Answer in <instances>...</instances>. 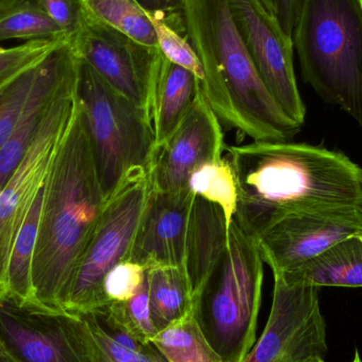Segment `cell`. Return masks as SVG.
I'll return each mask as SVG.
<instances>
[{
  "label": "cell",
  "mask_w": 362,
  "mask_h": 362,
  "mask_svg": "<svg viewBox=\"0 0 362 362\" xmlns=\"http://www.w3.org/2000/svg\"><path fill=\"white\" fill-rule=\"evenodd\" d=\"M106 202L76 97L44 187L32 266L34 302L40 308L64 310L68 289Z\"/></svg>",
  "instance_id": "7a4b0ae2"
},
{
  "label": "cell",
  "mask_w": 362,
  "mask_h": 362,
  "mask_svg": "<svg viewBox=\"0 0 362 362\" xmlns=\"http://www.w3.org/2000/svg\"><path fill=\"white\" fill-rule=\"evenodd\" d=\"M226 146L221 120L199 91L177 129L163 146L155 148L148 169L153 189L158 192L185 189L194 170L223 158Z\"/></svg>",
  "instance_id": "5bb4252c"
},
{
  "label": "cell",
  "mask_w": 362,
  "mask_h": 362,
  "mask_svg": "<svg viewBox=\"0 0 362 362\" xmlns=\"http://www.w3.org/2000/svg\"><path fill=\"white\" fill-rule=\"evenodd\" d=\"M153 191L150 172H132L108 198L99 223L76 268L63 310L85 316L108 305L103 281L117 264L127 261Z\"/></svg>",
  "instance_id": "52a82bcc"
},
{
  "label": "cell",
  "mask_w": 362,
  "mask_h": 362,
  "mask_svg": "<svg viewBox=\"0 0 362 362\" xmlns=\"http://www.w3.org/2000/svg\"><path fill=\"white\" fill-rule=\"evenodd\" d=\"M153 320L159 332L191 314L193 293L183 267L146 270Z\"/></svg>",
  "instance_id": "ffe728a7"
},
{
  "label": "cell",
  "mask_w": 362,
  "mask_h": 362,
  "mask_svg": "<svg viewBox=\"0 0 362 362\" xmlns=\"http://www.w3.org/2000/svg\"><path fill=\"white\" fill-rule=\"evenodd\" d=\"M352 362H362L361 356H359V353L357 352V351L355 352L354 359H353Z\"/></svg>",
  "instance_id": "8d00e7d4"
},
{
  "label": "cell",
  "mask_w": 362,
  "mask_h": 362,
  "mask_svg": "<svg viewBox=\"0 0 362 362\" xmlns=\"http://www.w3.org/2000/svg\"><path fill=\"white\" fill-rule=\"evenodd\" d=\"M78 78L53 100L29 150L0 189V295L4 291L8 259L17 234L38 192L46 183L53 159L71 119Z\"/></svg>",
  "instance_id": "9c48e42d"
},
{
  "label": "cell",
  "mask_w": 362,
  "mask_h": 362,
  "mask_svg": "<svg viewBox=\"0 0 362 362\" xmlns=\"http://www.w3.org/2000/svg\"><path fill=\"white\" fill-rule=\"evenodd\" d=\"M150 12H180L183 0H138Z\"/></svg>",
  "instance_id": "836d02e7"
},
{
  "label": "cell",
  "mask_w": 362,
  "mask_h": 362,
  "mask_svg": "<svg viewBox=\"0 0 362 362\" xmlns=\"http://www.w3.org/2000/svg\"><path fill=\"white\" fill-rule=\"evenodd\" d=\"M229 228L225 214L218 206L194 196L187 225L185 261L193 296L225 250Z\"/></svg>",
  "instance_id": "ac0fdd59"
},
{
  "label": "cell",
  "mask_w": 362,
  "mask_h": 362,
  "mask_svg": "<svg viewBox=\"0 0 362 362\" xmlns=\"http://www.w3.org/2000/svg\"><path fill=\"white\" fill-rule=\"evenodd\" d=\"M293 42L303 80L362 127L359 0H299Z\"/></svg>",
  "instance_id": "277c9868"
},
{
  "label": "cell",
  "mask_w": 362,
  "mask_h": 362,
  "mask_svg": "<svg viewBox=\"0 0 362 362\" xmlns=\"http://www.w3.org/2000/svg\"><path fill=\"white\" fill-rule=\"evenodd\" d=\"M76 97L84 112L106 199L139 169H150L154 134L146 110L106 84L80 59Z\"/></svg>",
  "instance_id": "8992f818"
},
{
  "label": "cell",
  "mask_w": 362,
  "mask_h": 362,
  "mask_svg": "<svg viewBox=\"0 0 362 362\" xmlns=\"http://www.w3.org/2000/svg\"><path fill=\"white\" fill-rule=\"evenodd\" d=\"M272 310L257 344L242 362H308L327 353L319 288L274 274Z\"/></svg>",
  "instance_id": "30bf717a"
},
{
  "label": "cell",
  "mask_w": 362,
  "mask_h": 362,
  "mask_svg": "<svg viewBox=\"0 0 362 362\" xmlns=\"http://www.w3.org/2000/svg\"><path fill=\"white\" fill-rule=\"evenodd\" d=\"M229 4L259 78L285 116L302 127L306 108L296 78L293 37L262 0H229Z\"/></svg>",
  "instance_id": "8fae6325"
},
{
  "label": "cell",
  "mask_w": 362,
  "mask_h": 362,
  "mask_svg": "<svg viewBox=\"0 0 362 362\" xmlns=\"http://www.w3.org/2000/svg\"><path fill=\"white\" fill-rule=\"evenodd\" d=\"M291 283L317 287H362V232L340 240L291 272L279 274Z\"/></svg>",
  "instance_id": "d6986e66"
},
{
  "label": "cell",
  "mask_w": 362,
  "mask_h": 362,
  "mask_svg": "<svg viewBox=\"0 0 362 362\" xmlns=\"http://www.w3.org/2000/svg\"><path fill=\"white\" fill-rule=\"evenodd\" d=\"M263 281L259 245L233 219L227 246L193 296L192 308L223 362H242L255 346Z\"/></svg>",
  "instance_id": "5b68a950"
},
{
  "label": "cell",
  "mask_w": 362,
  "mask_h": 362,
  "mask_svg": "<svg viewBox=\"0 0 362 362\" xmlns=\"http://www.w3.org/2000/svg\"><path fill=\"white\" fill-rule=\"evenodd\" d=\"M66 38L36 0H1L0 42ZM67 40V38H66Z\"/></svg>",
  "instance_id": "d4e9b609"
},
{
  "label": "cell",
  "mask_w": 362,
  "mask_h": 362,
  "mask_svg": "<svg viewBox=\"0 0 362 362\" xmlns=\"http://www.w3.org/2000/svg\"><path fill=\"white\" fill-rule=\"evenodd\" d=\"M78 59L71 42L62 40L40 63L0 90V148L32 105L74 68Z\"/></svg>",
  "instance_id": "2e32d148"
},
{
  "label": "cell",
  "mask_w": 362,
  "mask_h": 362,
  "mask_svg": "<svg viewBox=\"0 0 362 362\" xmlns=\"http://www.w3.org/2000/svg\"><path fill=\"white\" fill-rule=\"evenodd\" d=\"M194 195L187 189L158 192L153 189L144 211L129 261L146 270L183 267L187 225Z\"/></svg>",
  "instance_id": "9a60e30c"
},
{
  "label": "cell",
  "mask_w": 362,
  "mask_h": 362,
  "mask_svg": "<svg viewBox=\"0 0 362 362\" xmlns=\"http://www.w3.org/2000/svg\"><path fill=\"white\" fill-rule=\"evenodd\" d=\"M42 197H44V187L38 192L32 204L31 210L29 211L27 218L23 221L17 234L16 240L13 245L10 259H8L4 291L0 295L16 300L21 303H35L33 283H32V266H33Z\"/></svg>",
  "instance_id": "7402d4cb"
},
{
  "label": "cell",
  "mask_w": 362,
  "mask_h": 362,
  "mask_svg": "<svg viewBox=\"0 0 362 362\" xmlns=\"http://www.w3.org/2000/svg\"><path fill=\"white\" fill-rule=\"evenodd\" d=\"M71 44L78 57L106 84L148 114L151 86L160 49L139 44L88 15Z\"/></svg>",
  "instance_id": "7c38bea8"
},
{
  "label": "cell",
  "mask_w": 362,
  "mask_h": 362,
  "mask_svg": "<svg viewBox=\"0 0 362 362\" xmlns=\"http://www.w3.org/2000/svg\"><path fill=\"white\" fill-rule=\"evenodd\" d=\"M199 91L195 76L161 53L153 76L148 107L155 148L163 146L177 129Z\"/></svg>",
  "instance_id": "e0dca14e"
},
{
  "label": "cell",
  "mask_w": 362,
  "mask_h": 362,
  "mask_svg": "<svg viewBox=\"0 0 362 362\" xmlns=\"http://www.w3.org/2000/svg\"><path fill=\"white\" fill-rule=\"evenodd\" d=\"M150 13L163 57L191 72L197 80L199 89L202 88L204 70L195 49L187 38L182 12Z\"/></svg>",
  "instance_id": "83f0119b"
},
{
  "label": "cell",
  "mask_w": 362,
  "mask_h": 362,
  "mask_svg": "<svg viewBox=\"0 0 362 362\" xmlns=\"http://www.w3.org/2000/svg\"><path fill=\"white\" fill-rule=\"evenodd\" d=\"M185 187L194 196L218 206L231 225L238 210V191L233 169L225 156L194 170Z\"/></svg>",
  "instance_id": "4316f807"
},
{
  "label": "cell",
  "mask_w": 362,
  "mask_h": 362,
  "mask_svg": "<svg viewBox=\"0 0 362 362\" xmlns=\"http://www.w3.org/2000/svg\"><path fill=\"white\" fill-rule=\"evenodd\" d=\"M359 210H361V214H362V202L361 204H359Z\"/></svg>",
  "instance_id": "f35d334b"
},
{
  "label": "cell",
  "mask_w": 362,
  "mask_h": 362,
  "mask_svg": "<svg viewBox=\"0 0 362 362\" xmlns=\"http://www.w3.org/2000/svg\"><path fill=\"white\" fill-rule=\"evenodd\" d=\"M146 276V269L140 264L129 259L120 262L104 278V297L108 303L129 301L138 293Z\"/></svg>",
  "instance_id": "4dcf8cb0"
},
{
  "label": "cell",
  "mask_w": 362,
  "mask_h": 362,
  "mask_svg": "<svg viewBox=\"0 0 362 362\" xmlns=\"http://www.w3.org/2000/svg\"><path fill=\"white\" fill-rule=\"evenodd\" d=\"M362 232L358 208L291 215L257 240L264 263L274 274L291 272L340 240Z\"/></svg>",
  "instance_id": "4fadbf2b"
},
{
  "label": "cell",
  "mask_w": 362,
  "mask_h": 362,
  "mask_svg": "<svg viewBox=\"0 0 362 362\" xmlns=\"http://www.w3.org/2000/svg\"><path fill=\"white\" fill-rule=\"evenodd\" d=\"M0 362H15L13 361L4 351L0 349Z\"/></svg>",
  "instance_id": "d590c367"
},
{
  "label": "cell",
  "mask_w": 362,
  "mask_h": 362,
  "mask_svg": "<svg viewBox=\"0 0 362 362\" xmlns=\"http://www.w3.org/2000/svg\"><path fill=\"white\" fill-rule=\"evenodd\" d=\"M64 40H30L11 48L0 46V90L40 63Z\"/></svg>",
  "instance_id": "f546056e"
},
{
  "label": "cell",
  "mask_w": 362,
  "mask_h": 362,
  "mask_svg": "<svg viewBox=\"0 0 362 362\" xmlns=\"http://www.w3.org/2000/svg\"><path fill=\"white\" fill-rule=\"evenodd\" d=\"M359 4H361V8H362V0H359Z\"/></svg>",
  "instance_id": "ab89813d"
},
{
  "label": "cell",
  "mask_w": 362,
  "mask_h": 362,
  "mask_svg": "<svg viewBox=\"0 0 362 362\" xmlns=\"http://www.w3.org/2000/svg\"><path fill=\"white\" fill-rule=\"evenodd\" d=\"M0 2H1V0H0Z\"/></svg>",
  "instance_id": "60d3db41"
},
{
  "label": "cell",
  "mask_w": 362,
  "mask_h": 362,
  "mask_svg": "<svg viewBox=\"0 0 362 362\" xmlns=\"http://www.w3.org/2000/svg\"><path fill=\"white\" fill-rule=\"evenodd\" d=\"M151 344L168 362H223L192 313L158 332Z\"/></svg>",
  "instance_id": "484cf974"
},
{
  "label": "cell",
  "mask_w": 362,
  "mask_h": 362,
  "mask_svg": "<svg viewBox=\"0 0 362 362\" xmlns=\"http://www.w3.org/2000/svg\"><path fill=\"white\" fill-rule=\"evenodd\" d=\"M106 310L129 333L144 344H151L158 334L151 310L146 276L144 284L132 299L127 302H112L106 305Z\"/></svg>",
  "instance_id": "f1b7e54d"
},
{
  "label": "cell",
  "mask_w": 362,
  "mask_h": 362,
  "mask_svg": "<svg viewBox=\"0 0 362 362\" xmlns=\"http://www.w3.org/2000/svg\"><path fill=\"white\" fill-rule=\"evenodd\" d=\"M262 2L265 4V6L268 8V10H270L272 13H274V0H262ZM274 15H276V13H274Z\"/></svg>",
  "instance_id": "e575fe53"
},
{
  "label": "cell",
  "mask_w": 362,
  "mask_h": 362,
  "mask_svg": "<svg viewBox=\"0 0 362 362\" xmlns=\"http://www.w3.org/2000/svg\"><path fill=\"white\" fill-rule=\"evenodd\" d=\"M97 340L100 362H168L152 344L129 333L105 308L85 315Z\"/></svg>",
  "instance_id": "44dd1931"
},
{
  "label": "cell",
  "mask_w": 362,
  "mask_h": 362,
  "mask_svg": "<svg viewBox=\"0 0 362 362\" xmlns=\"http://www.w3.org/2000/svg\"><path fill=\"white\" fill-rule=\"evenodd\" d=\"M36 2L61 28L70 42L86 23L87 13L82 0H36Z\"/></svg>",
  "instance_id": "1f68e13d"
},
{
  "label": "cell",
  "mask_w": 362,
  "mask_h": 362,
  "mask_svg": "<svg viewBox=\"0 0 362 362\" xmlns=\"http://www.w3.org/2000/svg\"><path fill=\"white\" fill-rule=\"evenodd\" d=\"M0 349L15 362H100L86 319L0 296Z\"/></svg>",
  "instance_id": "ba28073f"
},
{
  "label": "cell",
  "mask_w": 362,
  "mask_h": 362,
  "mask_svg": "<svg viewBox=\"0 0 362 362\" xmlns=\"http://www.w3.org/2000/svg\"><path fill=\"white\" fill-rule=\"evenodd\" d=\"M87 15L144 46L159 48L156 30L138 0H82Z\"/></svg>",
  "instance_id": "cb8c5ba5"
},
{
  "label": "cell",
  "mask_w": 362,
  "mask_h": 362,
  "mask_svg": "<svg viewBox=\"0 0 362 362\" xmlns=\"http://www.w3.org/2000/svg\"><path fill=\"white\" fill-rule=\"evenodd\" d=\"M78 66H80V59L78 63L71 68L46 95H42L32 105L14 133L0 148V189L6 185V181L18 167L25 153L29 150L53 100L67 85L78 78Z\"/></svg>",
  "instance_id": "603a6c76"
},
{
  "label": "cell",
  "mask_w": 362,
  "mask_h": 362,
  "mask_svg": "<svg viewBox=\"0 0 362 362\" xmlns=\"http://www.w3.org/2000/svg\"><path fill=\"white\" fill-rule=\"evenodd\" d=\"M181 12L204 70L200 91L221 122L253 141H287L299 133L259 78L229 0H183Z\"/></svg>",
  "instance_id": "3957f363"
},
{
  "label": "cell",
  "mask_w": 362,
  "mask_h": 362,
  "mask_svg": "<svg viewBox=\"0 0 362 362\" xmlns=\"http://www.w3.org/2000/svg\"><path fill=\"white\" fill-rule=\"evenodd\" d=\"M274 13L281 27L287 35L293 37L299 0H274Z\"/></svg>",
  "instance_id": "d6a6232c"
},
{
  "label": "cell",
  "mask_w": 362,
  "mask_h": 362,
  "mask_svg": "<svg viewBox=\"0 0 362 362\" xmlns=\"http://www.w3.org/2000/svg\"><path fill=\"white\" fill-rule=\"evenodd\" d=\"M238 185L236 223L259 240L291 215L358 208L362 168L344 153L287 141L226 146Z\"/></svg>",
  "instance_id": "6da1fadb"
},
{
  "label": "cell",
  "mask_w": 362,
  "mask_h": 362,
  "mask_svg": "<svg viewBox=\"0 0 362 362\" xmlns=\"http://www.w3.org/2000/svg\"><path fill=\"white\" fill-rule=\"evenodd\" d=\"M308 362H325V359H323V358H313V359H310V361H308Z\"/></svg>",
  "instance_id": "74e56055"
}]
</instances>
